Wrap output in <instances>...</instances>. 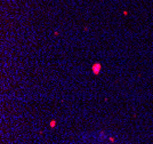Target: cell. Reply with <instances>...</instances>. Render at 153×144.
<instances>
[{"label":"cell","mask_w":153,"mask_h":144,"mask_svg":"<svg viewBox=\"0 0 153 144\" xmlns=\"http://www.w3.org/2000/svg\"><path fill=\"white\" fill-rule=\"evenodd\" d=\"M99 70H101V65H99V64H95V66H94V72L97 73V71H99Z\"/></svg>","instance_id":"obj_1"}]
</instances>
